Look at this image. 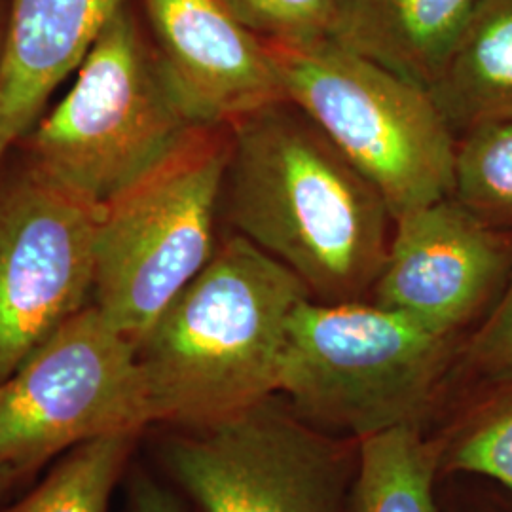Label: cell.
Returning <instances> with one entry per match:
<instances>
[{
    "mask_svg": "<svg viewBox=\"0 0 512 512\" xmlns=\"http://www.w3.org/2000/svg\"><path fill=\"white\" fill-rule=\"evenodd\" d=\"M222 217L319 302L366 300L393 215L380 192L291 101L230 126Z\"/></svg>",
    "mask_w": 512,
    "mask_h": 512,
    "instance_id": "cell-1",
    "label": "cell"
},
{
    "mask_svg": "<svg viewBox=\"0 0 512 512\" xmlns=\"http://www.w3.org/2000/svg\"><path fill=\"white\" fill-rule=\"evenodd\" d=\"M304 298V283L251 241L220 239L137 344L152 425L200 429L277 395Z\"/></svg>",
    "mask_w": 512,
    "mask_h": 512,
    "instance_id": "cell-2",
    "label": "cell"
},
{
    "mask_svg": "<svg viewBox=\"0 0 512 512\" xmlns=\"http://www.w3.org/2000/svg\"><path fill=\"white\" fill-rule=\"evenodd\" d=\"M454 342L372 300L304 298L289 321L279 395L338 437L425 429Z\"/></svg>",
    "mask_w": 512,
    "mask_h": 512,
    "instance_id": "cell-3",
    "label": "cell"
},
{
    "mask_svg": "<svg viewBox=\"0 0 512 512\" xmlns=\"http://www.w3.org/2000/svg\"><path fill=\"white\" fill-rule=\"evenodd\" d=\"M196 126L145 19L126 0L80 63L71 90L19 145L25 160L103 205Z\"/></svg>",
    "mask_w": 512,
    "mask_h": 512,
    "instance_id": "cell-4",
    "label": "cell"
},
{
    "mask_svg": "<svg viewBox=\"0 0 512 512\" xmlns=\"http://www.w3.org/2000/svg\"><path fill=\"white\" fill-rule=\"evenodd\" d=\"M230 158L228 126H196L101 205L93 304L137 346L213 258Z\"/></svg>",
    "mask_w": 512,
    "mask_h": 512,
    "instance_id": "cell-5",
    "label": "cell"
},
{
    "mask_svg": "<svg viewBox=\"0 0 512 512\" xmlns=\"http://www.w3.org/2000/svg\"><path fill=\"white\" fill-rule=\"evenodd\" d=\"M270 46L287 101L380 192L393 220L452 196L458 135L427 88L330 38Z\"/></svg>",
    "mask_w": 512,
    "mask_h": 512,
    "instance_id": "cell-6",
    "label": "cell"
},
{
    "mask_svg": "<svg viewBox=\"0 0 512 512\" xmlns=\"http://www.w3.org/2000/svg\"><path fill=\"white\" fill-rule=\"evenodd\" d=\"M162 458L198 512H353L361 440L313 427L277 393L219 423L175 429Z\"/></svg>",
    "mask_w": 512,
    "mask_h": 512,
    "instance_id": "cell-7",
    "label": "cell"
},
{
    "mask_svg": "<svg viewBox=\"0 0 512 512\" xmlns=\"http://www.w3.org/2000/svg\"><path fill=\"white\" fill-rule=\"evenodd\" d=\"M152 425L137 346L95 304L78 311L0 382V467Z\"/></svg>",
    "mask_w": 512,
    "mask_h": 512,
    "instance_id": "cell-8",
    "label": "cell"
},
{
    "mask_svg": "<svg viewBox=\"0 0 512 512\" xmlns=\"http://www.w3.org/2000/svg\"><path fill=\"white\" fill-rule=\"evenodd\" d=\"M99 213L29 160L0 173V382L92 304Z\"/></svg>",
    "mask_w": 512,
    "mask_h": 512,
    "instance_id": "cell-9",
    "label": "cell"
},
{
    "mask_svg": "<svg viewBox=\"0 0 512 512\" xmlns=\"http://www.w3.org/2000/svg\"><path fill=\"white\" fill-rule=\"evenodd\" d=\"M512 245L452 196L393 220L368 300L456 338L511 270Z\"/></svg>",
    "mask_w": 512,
    "mask_h": 512,
    "instance_id": "cell-10",
    "label": "cell"
},
{
    "mask_svg": "<svg viewBox=\"0 0 512 512\" xmlns=\"http://www.w3.org/2000/svg\"><path fill=\"white\" fill-rule=\"evenodd\" d=\"M150 38L200 126H230L287 101L268 40L222 0H139Z\"/></svg>",
    "mask_w": 512,
    "mask_h": 512,
    "instance_id": "cell-11",
    "label": "cell"
},
{
    "mask_svg": "<svg viewBox=\"0 0 512 512\" xmlns=\"http://www.w3.org/2000/svg\"><path fill=\"white\" fill-rule=\"evenodd\" d=\"M126 0H10L0 67V165L35 128Z\"/></svg>",
    "mask_w": 512,
    "mask_h": 512,
    "instance_id": "cell-12",
    "label": "cell"
},
{
    "mask_svg": "<svg viewBox=\"0 0 512 512\" xmlns=\"http://www.w3.org/2000/svg\"><path fill=\"white\" fill-rule=\"evenodd\" d=\"M480 0H340L330 40L431 90Z\"/></svg>",
    "mask_w": 512,
    "mask_h": 512,
    "instance_id": "cell-13",
    "label": "cell"
},
{
    "mask_svg": "<svg viewBox=\"0 0 512 512\" xmlns=\"http://www.w3.org/2000/svg\"><path fill=\"white\" fill-rule=\"evenodd\" d=\"M458 133L512 120V0H480L429 90Z\"/></svg>",
    "mask_w": 512,
    "mask_h": 512,
    "instance_id": "cell-14",
    "label": "cell"
},
{
    "mask_svg": "<svg viewBox=\"0 0 512 512\" xmlns=\"http://www.w3.org/2000/svg\"><path fill=\"white\" fill-rule=\"evenodd\" d=\"M439 458L423 427H401L361 440L353 512H442Z\"/></svg>",
    "mask_w": 512,
    "mask_h": 512,
    "instance_id": "cell-15",
    "label": "cell"
},
{
    "mask_svg": "<svg viewBox=\"0 0 512 512\" xmlns=\"http://www.w3.org/2000/svg\"><path fill=\"white\" fill-rule=\"evenodd\" d=\"M137 437L114 433L74 446L42 484L4 512H109Z\"/></svg>",
    "mask_w": 512,
    "mask_h": 512,
    "instance_id": "cell-16",
    "label": "cell"
},
{
    "mask_svg": "<svg viewBox=\"0 0 512 512\" xmlns=\"http://www.w3.org/2000/svg\"><path fill=\"white\" fill-rule=\"evenodd\" d=\"M452 198L484 224L512 232V120L459 137Z\"/></svg>",
    "mask_w": 512,
    "mask_h": 512,
    "instance_id": "cell-17",
    "label": "cell"
},
{
    "mask_svg": "<svg viewBox=\"0 0 512 512\" xmlns=\"http://www.w3.org/2000/svg\"><path fill=\"white\" fill-rule=\"evenodd\" d=\"M446 437L435 440L439 473L494 480L512 492V382Z\"/></svg>",
    "mask_w": 512,
    "mask_h": 512,
    "instance_id": "cell-18",
    "label": "cell"
},
{
    "mask_svg": "<svg viewBox=\"0 0 512 512\" xmlns=\"http://www.w3.org/2000/svg\"><path fill=\"white\" fill-rule=\"evenodd\" d=\"M258 37L277 44L329 38L340 0H222Z\"/></svg>",
    "mask_w": 512,
    "mask_h": 512,
    "instance_id": "cell-19",
    "label": "cell"
},
{
    "mask_svg": "<svg viewBox=\"0 0 512 512\" xmlns=\"http://www.w3.org/2000/svg\"><path fill=\"white\" fill-rule=\"evenodd\" d=\"M463 361L490 384L512 382V274L503 296L467 344Z\"/></svg>",
    "mask_w": 512,
    "mask_h": 512,
    "instance_id": "cell-20",
    "label": "cell"
},
{
    "mask_svg": "<svg viewBox=\"0 0 512 512\" xmlns=\"http://www.w3.org/2000/svg\"><path fill=\"white\" fill-rule=\"evenodd\" d=\"M129 512H183V509L167 488L139 473L129 486Z\"/></svg>",
    "mask_w": 512,
    "mask_h": 512,
    "instance_id": "cell-21",
    "label": "cell"
},
{
    "mask_svg": "<svg viewBox=\"0 0 512 512\" xmlns=\"http://www.w3.org/2000/svg\"><path fill=\"white\" fill-rule=\"evenodd\" d=\"M8 16H10V0H0V67H2V57H4Z\"/></svg>",
    "mask_w": 512,
    "mask_h": 512,
    "instance_id": "cell-22",
    "label": "cell"
},
{
    "mask_svg": "<svg viewBox=\"0 0 512 512\" xmlns=\"http://www.w3.org/2000/svg\"><path fill=\"white\" fill-rule=\"evenodd\" d=\"M21 475L16 469L10 467H0V499L8 494V490L12 488V484L16 482V478Z\"/></svg>",
    "mask_w": 512,
    "mask_h": 512,
    "instance_id": "cell-23",
    "label": "cell"
}]
</instances>
